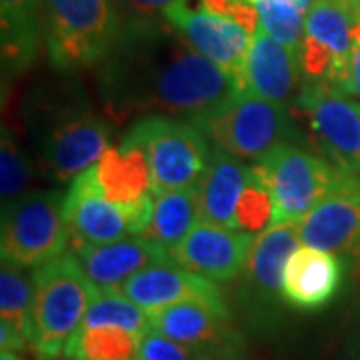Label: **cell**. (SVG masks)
Masks as SVG:
<instances>
[{"label":"cell","mask_w":360,"mask_h":360,"mask_svg":"<svg viewBox=\"0 0 360 360\" xmlns=\"http://www.w3.org/2000/svg\"><path fill=\"white\" fill-rule=\"evenodd\" d=\"M298 224L281 222L260 232L250 250L238 290V302L246 319L260 328L278 321L283 312L284 266L298 248Z\"/></svg>","instance_id":"obj_10"},{"label":"cell","mask_w":360,"mask_h":360,"mask_svg":"<svg viewBox=\"0 0 360 360\" xmlns=\"http://www.w3.org/2000/svg\"><path fill=\"white\" fill-rule=\"evenodd\" d=\"M115 0H42V42L60 72L98 66L120 37Z\"/></svg>","instance_id":"obj_3"},{"label":"cell","mask_w":360,"mask_h":360,"mask_svg":"<svg viewBox=\"0 0 360 360\" xmlns=\"http://www.w3.org/2000/svg\"><path fill=\"white\" fill-rule=\"evenodd\" d=\"M248 179L250 168L243 162V158L214 144L205 174L196 184L202 220L236 229V205Z\"/></svg>","instance_id":"obj_21"},{"label":"cell","mask_w":360,"mask_h":360,"mask_svg":"<svg viewBox=\"0 0 360 360\" xmlns=\"http://www.w3.org/2000/svg\"><path fill=\"white\" fill-rule=\"evenodd\" d=\"M359 4L347 0H316L307 14L304 37L316 40L335 56L338 78L335 86H342L350 56L354 49V26L359 22Z\"/></svg>","instance_id":"obj_24"},{"label":"cell","mask_w":360,"mask_h":360,"mask_svg":"<svg viewBox=\"0 0 360 360\" xmlns=\"http://www.w3.org/2000/svg\"><path fill=\"white\" fill-rule=\"evenodd\" d=\"M32 272L2 260L0 266V345L2 350L22 352L32 348ZM34 350V348H32Z\"/></svg>","instance_id":"obj_22"},{"label":"cell","mask_w":360,"mask_h":360,"mask_svg":"<svg viewBox=\"0 0 360 360\" xmlns=\"http://www.w3.org/2000/svg\"><path fill=\"white\" fill-rule=\"evenodd\" d=\"M347 360H360V321L352 335L348 338L347 345Z\"/></svg>","instance_id":"obj_35"},{"label":"cell","mask_w":360,"mask_h":360,"mask_svg":"<svg viewBox=\"0 0 360 360\" xmlns=\"http://www.w3.org/2000/svg\"><path fill=\"white\" fill-rule=\"evenodd\" d=\"M122 328L134 335L144 336L150 330V314L132 302L120 290H101L94 296L89 312L82 321V328Z\"/></svg>","instance_id":"obj_27"},{"label":"cell","mask_w":360,"mask_h":360,"mask_svg":"<svg viewBox=\"0 0 360 360\" xmlns=\"http://www.w3.org/2000/svg\"><path fill=\"white\" fill-rule=\"evenodd\" d=\"M124 136L139 142L146 153L155 194L196 186L212 153L205 132L176 116H141Z\"/></svg>","instance_id":"obj_7"},{"label":"cell","mask_w":360,"mask_h":360,"mask_svg":"<svg viewBox=\"0 0 360 360\" xmlns=\"http://www.w3.org/2000/svg\"><path fill=\"white\" fill-rule=\"evenodd\" d=\"M347 2H354V4H360V0H347Z\"/></svg>","instance_id":"obj_38"},{"label":"cell","mask_w":360,"mask_h":360,"mask_svg":"<svg viewBox=\"0 0 360 360\" xmlns=\"http://www.w3.org/2000/svg\"><path fill=\"white\" fill-rule=\"evenodd\" d=\"M202 220L198 188H179L155 194L153 220L142 236L155 240L165 250L172 252Z\"/></svg>","instance_id":"obj_25"},{"label":"cell","mask_w":360,"mask_h":360,"mask_svg":"<svg viewBox=\"0 0 360 360\" xmlns=\"http://www.w3.org/2000/svg\"><path fill=\"white\" fill-rule=\"evenodd\" d=\"M101 193L115 205L129 208L155 196L153 172L146 153L129 136L110 146L94 165Z\"/></svg>","instance_id":"obj_20"},{"label":"cell","mask_w":360,"mask_h":360,"mask_svg":"<svg viewBox=\"0 0 360 360\" xmlns=\"http://www.w3.org/2000/svg\"><path fill=\"white\" fill-rule=\"evenodd\" d=\"M32 348L39 359L56 360L65 356L98 288L72 250L32 269Z\"/></svg>","instance_id":"obj_2"},{"label":"cell","mask_w":360,"mask_h":360,"mask_svg":"<svg viewBox=\"0 0 360 360\" xmlns=\"http://www.w3.org/2000/svg\"><path fill=\"white\" fill-rule=\"evenodd\" d=\"M32 176V165L18 142L13 129L2 127V144H0V193L2 202H11L16 196L25 194Z\"/></svg>","instance_id":"obj_29"},{"label":"cell","mask_w":360,"mask_h":360,"mask_svg":"<svg viewBox=\"0 0 360 360\" xmlns=\"http://www.w3.org/2000/svg\"><path fill=\"white\" fill-rule=\"evenodd\" d=\"M139 360H214L210 354L200 352L193 347H186L179 340L160 335L156 330H148L142 336Z\"/></svg>","instance_id":"obj_31"},{"label":"cell","mask_w":360,"mask_h":360,"mask_svg":"<svg viewBox=\"0 0 360 360\" xmlns=\"http://www.w3.org/2000/svg\"><path fill=\"white\" fill-rule=\"evenodd\" d=\"M34 139L49 179L66 184L103 158L112 142V127L90 106L72 101L51 106Z\"/></svg>","instance_id":"obj_6"},{"label":"cell","mask_w":360,"mask_h":360,"mask_svg":"<svg viewBox=\"0 0 360 360\" xmlns=\"http://www.w3.org/2000/svg\"><path fill=\"white\" fill-rule=\"evenodd\" d=\"M340 90H345L347 94L354 96L360 101V46L354 44L352 49V56H350V65H348V72Z\"/></svg>","instance_id":"obj_34"},{"label":"cell","mask_w":360,"mask_h":360,"mask_svg":"<svg viewBox=\"0 0 360 360\" xmlns=\"http://www.w3.org/2000/svg\"><path fill=\"white\" fill-rule=\"evenodd\" d=\"M98 66V90L110 120L167 115L194 122L240 90L167 18L122 25L115 49Z\"/></svg>","instance_id":"obj_1"},{"label":"cell","mask_w":360,"mask_h":360,"mask_svg":"<svg viewBox=\"0 0 360 360\" xmlns=\"http://www.w3.org/2000/svg\"><path fill=\"white\" fill-rule=\"evenodd\" d=\"M0 360H25V359H22V356H18V352H13V350H2Z\"/></svg>","instance_id":"obj_37"},{"label":"cell","mask_w":360,"mask_h":360,"mask_svg":"<svg viewBox=\"0 0 360 360\" xmlns=\"http://www.w3.org/2000/svg\"><path fill=\"white\" fill-rule=\"evenodd\" d=\"M300 77L302 72L298 52L270 39L260 28L252 39L246 58L243 89L270 103L288 106V103H295L300 92Z\"/></svg>","instance_id":"obj_19"},{"label":"cell","mask_w":360,"mask_h":360,"mask_svg":"<svg viewBox=\"0 0 360 360\" xmlns=\"http://www.w3.org/2000/svg\"><path fill=\"white\" fill-rule=\"evenodd\" d=\"M4 77L25 72L34 63L42 37V0H0Z\"/></svg>","instance_id":"obj_23"},{"label":"cell","mask_w":360,"mask_h":360,"mask_svg":"<svg viewBox=\"0 0 360 360\" xmlns=\"http://www.w3.org/2000/svg\"><path fill=\"white\" fill-rule=\"evenodd\" d=\"M120 25L162 20L168 11L182 6L186 0H115Z\"/></svg>","instance_id":"obj_32"},{"label":"cell","mask_w":360,"mask_h":360,"mask_svg":"<svg viewBox=\"0 0 360 360\" xmlns=\"http://www.w3.org/2000/svg\"><path fill=\"white\" fill-rule=\"evenodd\" d=\"M345 283V266L335 252L300 246L290 255L283 276L284 304L300 312H316L335 300Z\"/></svg>","instance_id":"obj_16"},{"label":"cell","mask_w":360,"mask_h":360,"mask_svg":"<svg viewBox=\"0 0 360 360\" xmlns=\"http://www.w3.org/2000/svg\"><path fill=\"white\" fill-rule=\"evenodd\" d=\"M120 292L129 296L148 314L180 302H202L222 314L232 316L226 298L214 281H208L174 262L155 264L141 270L120 286Z\"/></svg>","instance_id":"obj_13"},{"label":"cell","mask_w":360,"mask_h":360,"mask_svg":"<svg viewBox=\"0 0 360 360\" xmlns=\"http://www.w3.org/2000/svg\"><path fill=\"white\" fill-rule=\"evenodd\" d=\"M359 14H360V4H359Z\"/></svg>","instance_id":"obj_39"},{"label":"cell","mask_w":360,"mask_h":360,"mask_svg":"<svg viewBox=\"0 0 360 360\" xmlns=\"http://www.w3.org/2000/svg\"><path fill=\"white\" fill-rule=\"evenodd\" d=\"M165 18L179 30L194 51L214 65L222 66L238 82L240 90H245L243 77L255 37H250L243 26L231 18H222L205 11L194 13L184 4L168 11Z\"/></svg>","instance_id":"obj_15"},{"label":"cell","mask_w":360,"mask_h":360,"mask_svg":"<svg viewBox=\"0 0 360 360\" xmlns=\"http://www.w3.org/2000/svg\"><path fill=\"white\" fill-rule=\"evenodd\" d=\"M296 224L302 245L360 258V184L330 194Z\"/></svg>","instance_id":"obj_18"},{"label":"cell","mask_w":360,"mask_h":360,"mask_svg":"<svg viewBox=\"0 0 360 360\" xmlns=\"http://www.w3.org/2000/svg\"><path fill=\"white\" fill-rule=\"evenodd\" d=\"M236 229L245 232H264L272 226L274 219V202L266 182L258 176V172L250 167V179L236 205Z\"/></svg>","instance_id":"obj_30"},{"label":"cell","mask_w":360,"mask_h":360,"mask_svg":"<svg viewBox=\"0 0 360 360\" xmlns=\"http://www.w3.org/2000/svg\"><path fill=\"white\" fill-rule=\"evenodd\" d=\"M63 217L72 248L108 245L130 234L124 210L101 193L94 167L84 170L70 182V188L65 194Z\"/></svg>","instance_id":"obj_14"},{"label":"cell","mask_w":360,"mask_h":360,"mask_svg":"<svg viewBox=\"0 0 360 360\" xmlns=\"http://www.w3.org/2000/svg\"><path fill=\"white\" fill-rule=\"evenodd\" d=\"M258 11L260 28L270 39L290 51L300 52L307 32V14H302L290 0H252Z\"/></svg>","instance_id":"obj_28"},{"label":"cell","mask_w":360,"mask_h":360,"mask_svg":"<svg viewBox=\"0 0 360 360\" xmlns=\"http://www.w3.org/2000/svg\"><path fill=\"white\" fill-rule=\"evenodd\" d=\"M257 243L252 232L229 229L200 220L180 243L170 258L182 269L214 283H231L245 272L250 250Z\"/></svg>","instance_id":"obj_12"},{"label":"cell","mask_w":360,"mask_h":360,"mask_svg":"<svg viewBox=\"0 0 360 360\" xmlns=\"http://www.w3.org/2000/svg\"><path fill=\"white\" fill-rule=\"evenodd\" d=\"M314 146L335 167L360 176V103L330 82H302L295 98Z\"/></svg>","instance_id":"obj_9"},{"label":"cell","mask_w":360,"mask_h":360,"mask_svg":"<svg viewBox=\"0 0 360 360\" xmlns=\"http://www.w3.org/2000/svg\"><path fill=\"white\" fill-rule=\"evenodd\" d=\"M60 191H30L2 205L0 255L22 269H37L66 252L70 234Z\"/></svg>","instance_id":"obj_8"},{"label":"cell","mask_w":360,"mask_h":360,"mask_svg":"<svg viewBox=\"0 0 360 360\" xmlns=\"http://www.w3.org/2000/svg\"><path fill=\"white\" fill-rule=\"evenodd\" d=\"M252 168L272 194V224H296L330 194L360 184V176L348 174L326 156L309 153L296 142L276 146Z\"/></svg>","instance_id":"obj_4"},{"label":"cell","mask_w":360,"mask_h":360,"mask_svg":"<svg viewBox=\"0 0 360 360\" xmlns=\"http://www.w3.org/2000/svg\"><path fill=\"white\" fill-rule=\"evenodd\" d=\"M150 328L214 360H243L245 336L232 326V316L202 302H180L150 314Z\"/></svg>","instance_id":"obj_11"},{"label":"cell","mask_w":360,"mask_h":360,"mask_svg":"<svg viewBox=\"0 0 360 360\" xmlns=\"http://www.w3.org/2000/svg\"><path fill=\"white\" fill-rule=\"evenodd\" d=\"M290 2H292V4H295L296 8H298L302 14H309L310 8L314 6V2H316V0H290Z\"/></svg>","instance_id":"obj_36"},{"label":"cell","mask_w":360,"mask_h":360,"mask_svg":"<svg viewBox=\"0 0 360 360\" xmlns=\"http://www.w3.org/2000/svg\"><path fill=\"white\" fill-rule=\"evenodd\" d=\"M141 335L122 328H78L66 345V360H139Z\"/></svg>","instance_id":"obj_26"},{"label":"cell","mask_w":360,"mask_h":360,"mask_svg":"<svg viewBox=\"0 0 360 360\" xmlns=\"http://www.w3.org/2000/svg\"><path fill=\"white\" fill-rule=\"evenodd\" d=\"M193 124L222 150L255 162L276 146L298 139L295 118L286 104L270 103L248 90H236Z\"/></svg>","instance_id":"obj_5"},{"label":"cell","mask_w":360,"mask_h":360,"mask_svg":"<svg viewBox=\"0 0 360 360\" xmlns=\"http://www.w3.org/2000/svg\"><path fill=\"white\" fill-rule=\"evenodd\" d=\"M72 252L101 290H120V286L141 270L172 262L168 250L142 234H132L108 245L78 246Z\"/></svg>","instance_id":"obj_17"},{"label":"cell","mask_w":360,"mask_h":360,"mask_svg":"<svg viewBox=\"0 0 360 360\" xmlns=\"http://www.w3.org/2000/svg\"><path fill=\"white\" fill-rule=\"evenodd\" d=\"M200 11L231 18L236 25L243 26L250 37H255L260 30L258 11L257 6L250 4V0H200Z\"/></svg>","instance_id":"obj_33"}]
</instances>
